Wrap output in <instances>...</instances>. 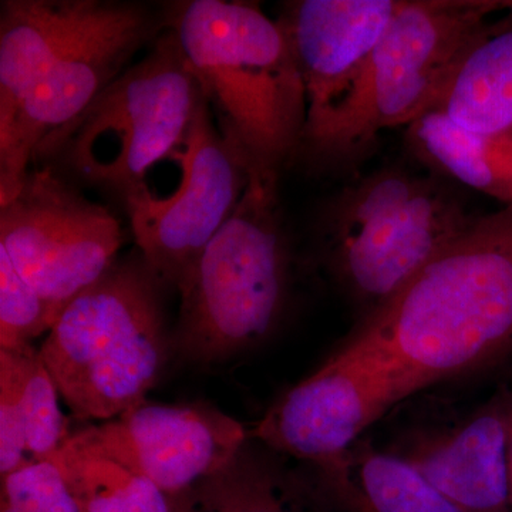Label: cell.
Here are the masks:
<instances>
[{
	"instance_id": "1",
	"label": "cell",
	"mask_w": 512,
	"mask_h": 512,
	"mask_svg": "<svg viewBox=\"0 0 512 512\" xmlns=\"http://www.w3.org/2000/svg\"><path fill=\"white\" fill-rule=\"evenodd\" d=\"M342 355L397 400L512 357V204L481 214L392 298L366 315Z\"/></svg>"
},
{
	"instance_id": "2",
	"label": "cell",
	"mask_w": 512,
	"mask_h": 512,
	"mask_svg": "<svg viewBox=\"0 0 512 512\" xmlns=\"http://www.w3.org/2000/svg\"><path fill=\"white\" fill-rule=\"evenodd\" d=\"M221 133L252 167L276 171L301 148V73L278 19L256 3L185 0L164 9Z\"/></svg>"
},
{
	"instance_id": "3",
	"label": "cell",
	"mask_w": 512,
	"mask_h": 512,
	"mask_svg": "<svg viewBox=\"0 0 512 512\" xmlns=\"http://www.w3.org/2000/svg\"><path fill=\"white\" fill-rule=\"evenodd\" d=\"M204 99L177 37L164 28L140 62L39 144L32 163L126 204L147 187L154 165L183 146Z\"/></svg>"
},
{
	"instance_id": "4",
	"label": "cell",
	"mask_w": 512,
	"mask_h": 512,
	"mask_svg": "<svg viewBox=\"0 0 512 512\" xmlns=\"http://www.w3.org/2000/svg\"><path fill=\"white\" fill-rule=\"evenodd\" d=\"M163 285L141 254L128 256L60 313L39 350L76 419L114 420L146 400L171 349Z\"/></svg>"
},
{
	"instance_id": "5",
	"label": "cell",
	"mask_w": 512,
	"mask_h": 512,
	"mask_svg": "<svg viewBox=\"0 0 512 512\" xmlns=\"http://www.w3.org/2000/svg\"><path fill=\"white\" fill-rule=\"evenodd\" d=\"M278 175L252 167L237 208L177 289L171 349L187 359L224 362L268 338L284 315L291 255Z\"/></svg>"
},
{
	"instance_id": "6",
	"label": "cell",
	"mask_w": 512,
	"mask_h": 512,
	"mask_svg": "<svg viewBox=\"0 0 512 512\" xmlns=\"http://www.w3.org/2000/svg\"><path fill=\"white\" fill-rule=\"evenodd\" d=\"M480 215L446 178L380 168L326 204L320 221L323 256L365 318Z\"/></svg>"
},
{
	"instance_id": "7",
	"label": "cell",
	"mask_w": 512,
	"mask_h": 512,
	"mask_svg": "<svg viewBox=\"0 0 512 512\" xmlns=\"http://www.w3.org/2000/svg\"><path fill=\"white\" fill-rule=\"evenodd\" d=\"M512 0H403L356 92L299 153L338 165L362 156L380 131L406 127L433 106L448 77Z\"/></svg>"
},
{
	"instance_id": "8",
	"label": "cell",
	"mask_w": 512,
	"mask_h": 512,
	"mask_svg": "<svg viewBox=\"0 0 512 512\" xmlns=\"http://www.w3.org/2000/svg\"><path fill=\"white\" fill-rule=\"evenodd\" d=\"M121 245L120 221L45 165L0 205V249L56 318L109 271Z\"/></svg>"
},
{
	"instance_id": "9",
	"label": "cell",
	"mask_w": 512,
	"mask_h": 512,
	"mask_svg": "<svg viewBox=\"0 0 512 512\" xmlns=\"http://www.w3.org/2000/svg\"><path fill=\"white\" fill-rule=\"evenodd\" d=\"M207 97L177 151V187H146L124 204L140 254L165 285L180 288L247 190L252 165L221 133Z\"/></svg>"
},
{
	"instance_id": "10",
	"label": "cell",
	"mask_w": 512,
	"mask_h": 512,
	"mask_svg": "<svg viewBox=\"0 0 512 512\" xmlns=\"http://www.w3.org/2000/svg\"><path fill=\"white\" fill-rule=\"evenodd\" d=\"M164 28V15L146 5L109 2L99 22L64 50L0 133V205L18 192L39 144L82 114Z\"/></svg>"
},
{
	"instance_id": "11",
	"label": "cell",
	"mask_w": 512,
	"mask_h": 512,
	"mask_svg": "<svg viewBox=\"0 0 512 512\" xmlns=\"http://www.w3.org/2000/svg\"><path fill=\"white\" fill-rule=\"evenodd\" d=\"M103 447L175 498L227 468L247 446L239 421L207 404L144 400L117 419L92 426Z\"/></svg>"
},
{
	"instance_id": "12",
	"label": "cell",
	"mask_w": 512,
	"mask_h": 512,
	"mask_svg": "<svg viewBox=\"0 0 512 512\" xmlns=\"http://www.w3.org/2000/svg\"><path fill=\"white\" fill-rule=\"evenodd\" d=\"M397 403L389 382L336 352L279 397L252 436L272 450L322 467L346 453Z\"/></svg>"
},
{
	"instance_id": "13",
	"label": "cell",
	"mask_w": 512,
	"mask_h": 512,
	"mask_svg": "<svg viewBox=\"0 0 512 512\" xmlns=\"http://www.w3.org/2000/svg\"><path fill=\"white\" fill-rule=\"evenodd\" d=\"M403 0L288 2L279 25L301 73L308 104L302 141L346 103L365 76L376 46Z\"/></svg>"
},
{
	"instance_id": "14",
	"label": "cell",
	"mask_w": 512,
	"mask_h": 512,
	"mask_svg": "<svg viewBox=\"0 0 512 512\" xmlns=\"http://www.w3.org/2000/svg\"><path fill=\"white\" fill-rule=\"evenodd\" d=\"M508 420L510 396L501 389L463 420L410 429L389 451L461 512H512Z\"/></svg>"
},
{
	"instance_id": "15",
	"label": "cell",
	"mask_w": 512,
	"mask_h": 512,
	"mask_svg": "<svg viewBox=\"0 0 512 512\" xmlns=\"http://www.w3.org/2000/svg\"><path fill=\"white\" fill-rule=\"evenodd\" d=\"M109 2L5 0L0 8V133L40 77L93 28Z\"/></svg>"
},
{
	"instance_id": "16",
	"label": "cell",
	"mask_w": 512,
	"mask_h": 512,
	"mask_svg": "<svg viewBox=\"0 0 512 512\" xmlns=\"http://www.w3.org/2000/svg\"><path fill=\"white\" fill-rule=\"evenodd\" d=\"M318 468L326 493L345 512H461L406 460L369 440Z\"/></svg>"
},
{
	"instance_id": "17",
	"label": "cell",
	"mask_w": 512,
	"mask_h": 512,
	"mask_svg": "<svg viewBox=\"0 0 512 512\" xmlns=\"http://www.w3.org/2000/svg\"><path fill=\"white\" fill-rule=\"evenodd\" d=\"M429 110L467 130L512 141V13L467 50Z\"/></svg>"
},
{
	"instance_id": "18",
	"label": "cell",
	"mask_w": 512,
	"mask_h": 512,
	"mask_svg": "<svg viewBox=\"0 0 512 512\" xmlns=\"http://www.w3.org/2000/svg\"><path fill=\"white\" fill-rule=\"evenodd\" d=\"M410 153L434 175L512 204V141L467 130L439 110L406 126Z\"/></svg>"
},
{
	"instance_id": "19",
	"label": "cell",
	"mask_w": 512,
	"mask_h": 512,
	"mask_svg": "<svg viewBox=\"0 0 512 512\" xmlns=\"http://www.w3.org/2000/svg\"><path fill=\"white\" fill-rule=\"evenodd\" d=\"M84 512H173L153 481L111 456L92 427L72 433L52 458Z\"/></svg>"
},
{
	"instance_id": "20",
	"label": "cell",
	"mask_w": 512,
	"mask_h": 512,
	"mask_svg": "<svg viewBox=\"0 0 512 512\" xmlns=\"http://www.w3.org/2000/svg\"><path fill=\"white\" fill-rule=\"evenodd\" d=\"M0 369L12 377L18 394L30 457L33 461L52 460L72 433L60 409L62 396L40 350L33 345L0 349Z\"/></svg>"
},
{
	"instance_id": "21",
	"label": "cell",
	"mask_w": 512,
	"mask_h": 512,
	"mask_svg": "<svg viewBox=\"0 0 512 512\" xmlns=\"http://www.w3.org/2000/svg\"><path fill=\"white\" fill-rule=\"evenodd\" d=\"M197 500L208 512H295L274 471L247 446L197 488Z\"/></svg>"
},
{
	"instance_id": "22",
	"label": "cell",
	"mask_w": 512,
	"mask_h": 512,
	"mask_svg": "<svg viewBox=\"0 0 512 512\" xmlns=\"http://www.w3.org/2000/svg\"><path fill=\"white\" fill-rule=\"evenodd\" d=\"M55 313L19 275L9 256L0 249V349H18L50 332Z\"/></svg>"
},
{
	"instance_id": "23",
	"label": "cell",
	"mask_w": 512,
	"mask_h": 512,
	"mask_svg": "<svg viewBox=\"0 0 512 512\" xmlns=\"http://www.w3.org/2000/svg\"><path fill=\"white\" fill-rule=\"evenodd\" d=\"M0 480V512H84L53 460L32 461Z\"/></svg>"
},
{
	"instance_id": "24",
	"label": "cell",
	"mask_w": 512,
	"mask_h": 512,
	"mask_svg": "<svg viewBox=\"0 0 512 512\" xmlns=\"http://www.w3.org/2000/svg\"><path fill=\"white\" fill-rule=\"evenodd\" d=\"M26 424L12 377L0 369V478L32 463Z\"/></svg>"
},
{
	"instance_id": "25",
	"label": "cell",
	"mask_w": 512,
	"mask_h": 512,
	"mask_svg": "<svg viewBox=\"0 0 512 512\" xmlns=\"http://www.w3.org/2000/svg\"><path fill=\"white\" fill-rule=\"evenodd\" d=\"M173 500V512H208L204 507H202L200 501H198L197 498H195V500H188L187 494L180 495V497H175Z\"/></svg>"
},
{
	"instance_id": "26",
	"label": "cell",
	"mask_w": 512,
	"mask_h": 512,
	"mask_svg": "<svg viewBox=\"0 0 512 512\" xmlns=\"http://www.w3.org/2000/svg\"><path fill=\"white\" fill-rule=\"evenodd\" d=\"M510 396V420H508V477H510V501L512 510V389H508Z\"/></svg>"
}]
</instances>
